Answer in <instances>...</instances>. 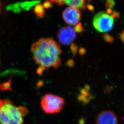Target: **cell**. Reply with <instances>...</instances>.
Returning <instances> with one entry per match:
<instances>
[{"mask_svg": "<svg viewBox=\"0 0 124 124\" xmlns=\"http://www.w3.org/2000/svg\"><path fill=\"white\" fill-rule=\"evenodd\" d=\"M103 38H104V40L106 42H108V43H111L114 40V38H112L110 35H108V34H105L103 36Z\"/></svg>", "mask_w": 124, "mask_h": 124, "instance_id": "10", "label": "cell"}, {"mask_svg": "<svg viewBox=\"0 0 124 124\" xmlns=\"http://www.w3.org/2000/svg\"><path fill=\"white\" fill-rule=\"evenodd\" d=\"M74 30L76 32L80 33V32L83 31L84 29H83V27H82V24L81 23H79L78 24H77Z\"/></svg>", "mask_w": 124, "mask_h": 124, "instance_id": "11", "label": "cell"}, {"mask_svg": "<svg viewBox=\"0 0 124 124\" xmlns=\"http://www.w3.org/2000/svg\"><path fill=\"white\" fill-rule=\"evenodd\" d=\"M57 37L61 44L67 46L76 39V35L74 29L70 26H66L59 29Z\"/></svg>", "mask_w": 124, "mask_h": 124, "instance_id": "5", "label": "cell"}, {"mask_svg": "<svg viewBox=\"0 0 124 124\" xmlns=\"http://www.w3.org/2000/svg\"><path fill=\"white\" fill-rule=\"evenodd\" d=\"M64 105V100L63 98L49 93L46 94L41 101L42 110L47 114L60 112Z\"/></svg>", "mask_w": 124, "mask_h": 124, "instance_id": "3", "label": "cell"}, {"mask_svg": "<svg viewBox=\"0 0 124 124\" xmlns=\"http://www.w3.org/2000/svg\"><path fill=\"white\" fill-rule=\"evenodd\" d=\"M115 2L114 0H106L105 6L108 8H110L115 6Z\"/></svg>", "mask_w": 124, "mask_h": 124, "instance_id": "9", "label": "cell"}, {"mask_svg": "<svg viewBox=\"0 0 124 124\" xmlns=\"http://www.w3.org/2000/svg\"><path fill=\"white\" fill-rule=\"evenodd\" d=\"M33 58L39 66L37 72L41 75L46 69L57 68L61 63L62 50L60 45L51 38H41L31 46Z\"/></svg>", "mask_w": 124, "mask_h": 124, "instance_id": "1", "label": "cell"}, {"mask_svg": "<svg viewBox=\"0 0 124 124\" xmlns=\"http://www.w3.org/2000/svg\"><path fill=\"white\" fill-rule=\"evenodd\" d=\"M88 0V1H91L92 0Z\"/></svg>", "mask_w": 124, "mask_h": 124, "instance_id": "15", "label": "cell"}, {"mask_svg": "<svg viewBox=\"0 0 124 124\" xmlns=\"http://www.w3.org/2000/svg\"><path fill=\"white\" fill-rule=\"evenodd\" d=\"M51 3L55 4L58 6H62L64 4H66L70 0H49Z\"/></svg>", "mask_w": 124, "mask_h": 124, "instance_id": "8", "label": "cell"}, {"mask_svg": "<svg viewBox=\"0 0 124 124\" xmlns=\"http://www.w3.org/2000/svg\"><path fill=\"white\" fill-rule=\"evenodd\" d=\"M86 6H87V7H88V8L89 9L91 10H93V6L90 5H87Z\"/></svg>", "mask_w": 124, "mask_h": 124, "instance_id": "14", "label": "cell"}, {"mask_svg": "<svg viewBox=\"0 0 124 124\" xmlns=\"http://www.w3.org/2000/svg\"><path fill=\"white\" fill-rule=\"evenodd\" d=\"M71 51L72 54L74 55H75L76 54L77 50L78 48L76 47V46H75L74 44H72L71 46Z\"/></svg>", "mask_w": 124, "mask_h": 124, "instance_id": "12", "label": "cell"}, {"mask_svg": "<svg viewBox=\"0 0 124 124\" xmlns=\"http://www.w3.org/2000/svg\"><path fill=\"white\" fill-rule=\"evenodd\" d=\"M93 22L94 27L98 31L104 33L111 30L113 27L114 20L111 15L101 11L94 16Z\"/></svg>", "mask_w": 124, "mask_h": 124, "instance_id": "4", "label": "cell"}, {"mask_svg": "<svg viewBox=\"0 0 124 124\" xmlns=\"http://www.w3.org/2000/svg\"><path fill=\"white\" fill-rule=\"evenodd\" d=\"M96 124H118L116 115L111 110L102 111L96 119Z\"/></svg>", "mask_w": 124, "mask_h": 124, "instance_id": "7", "label": "cell"}, {"mask_svg": "<svg viewBox=\"0 0 124 124\" xmlns=\"http://www.w3.org/2000/svg\"><path fill=\"white\" fill-rule=\"evenodd\" d=\"M63 18L65 22L69 25H77L81 19V14L79 10L69 7L65 9L63 13Z\"/></svg>", "mask_w": 124, "mask_h": 124, "instance_id": "6", "label": "cell"}, {"mask_svg": "<svg viewBox=\"0 0 124 124\" xmlns=\"http://www.w3.org/2000/svg\"><path fill=\"white\" fill-rule=\"evenodd\" d=\"M28 112L23 106H16L7 99H0V124H23Z\"/></svg>", "mask_w": 124, "mask_h": 124, "instance_id": "2", "label": "cell"}, {"mask_svg": "<svg viewBox=\"0 0 124 124\" xmlns=\"http://www.w3.org/2000/svg\"><path fill=\"white\" fill-rule=\"evenodd\" d=\"M120 38H121V40L123 42L124 44V33H122V34L120 35Z\"/></svg>", "mask_w": 124, "mask_h": 124, "instance_id": "13", "label": "cell"}, {"mask_svg": "<svg viewBox=\"0 0 124 124\" xmlns=\"http://www.w3.org/2000/svg\"><path fill=\"white\" fill-rule=\"evenodd\" d=\"M123 33H124V31L123 32Z\"/></svg>", "mask_w": 124, "mask_h": 124, "instance_id": "16", "label": "cell"}]
</instances>
